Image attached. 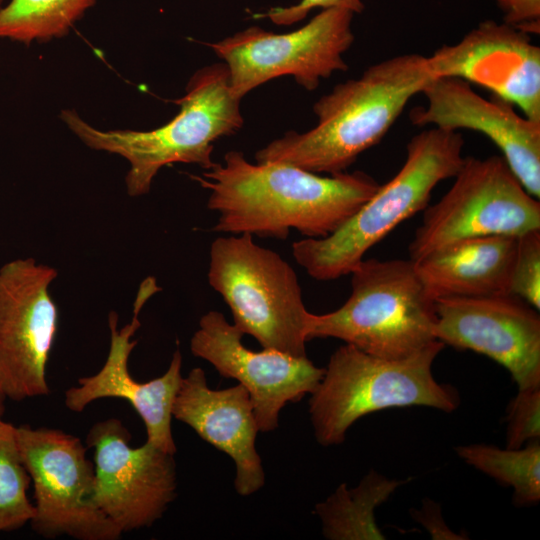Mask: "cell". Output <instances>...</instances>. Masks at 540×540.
<instances>
[{
	"label": "cell",
	"instance_id": "6da1fadb",
	"mask_svg": "<svg viewBox=\"0 0 540 540\" xmlns=\"http://www.w3.org/2000/svg\"><path fill=\"white\" fill-rule=\"evenodd\" d=\"M191 177L210 191L207 208L218 213L215 232L281 240L292 229L306 238L328 236L380 186L363 171L320 176L285 163L253 164L238 150Z\"/></svg>",
	"mask_w": 540,
	"mask_h": 540
},
{
	"label": "cell",
	"instance_id": "7a4b0ae2",
	"mask_svg": "<svg viewBox=\"0 0 540 540\" xmlns=\"http://www.w3.org/2000/svg\"><path fill=\"white\" fill-rule=\"evenodd\" d=\"M428 57L406 53L369 66L313 105L316 125L289 131L255 154L257 163H285L313 173L345 172L386 135L409 100L433 79Z\"/></svg>",
	"mask_w": 540,
	"mask_h": 540
},
{
	"label": "cell",
	"instance_id": "3957f363",
	"mask_svg": "<svg viewBox=\"0 0 540 540\" xmlns=\"http://www.w3.org/2000/svg\"><path fill=\"white\" fill-rule=\"evenodd\" d=\"M179 112L169 122L148 131L100 130L74 109H63L60 119L87 147L117 154L129 163L125 176L131 197L147 194L159 170L173 163L196 164L204 170L212 160L214 142L243 126L240 103L231 91L223 62L195 71L185 94L175 100Z\"/></svg>",
	"mask_w": 540,
	"mask_h": 540
},
{
	"label": "cell",
	"instance_id": "277c9868",
	"mask_svg": "<svg viewBox=\"0 0 540 540\" xmlns=\"http://www.w3.org/2000/svg\"><path fill=\"white\" fill-rule=\"evenodd\" d=\"M463 146L459 131L431 127L414 135L395 176L333 233L294 242L293 258L319 281L350 274L369 249L428 206L438 183L457 174Z\"/></svg>",
	"mask_w": 540,
	"mask_h": 540
},
{
	"label": "cell",
	"instance_id": "5b68a950",
	"mask_svg": "<svg viewBox=\"0 0 540 540\" xmlns=\"http://www.w3.org/2000/svg\"><path fill=\"white\" fill-rule=\"evenodd\" d=\"M444 346L435 340L399 359L373 356L346 343L340 346L309 401L317 442L341 444L358 419L380 410L409 406L456 410L460 403L457 390L438 382L432 372Z\"/></svg>",
	"mask_w": 540,
	"mask_h": 540
},
{
	"label": "cell",
	"instance_id": "8992f818",
	"mask_svg": "<svg viewBox=\"0 0 540 540\" xmlns=\"http://www.w3.org/2000/svg\"><path fill=\"white\" fill-rule=\"evenodd\" d=\"M338 309L310 313L306 337L337 338L373 356L399 359L435 341V301L411 259H362Z\"/></svg>",
	"mask_w": 540,
	"mask_h": 540
},
{
	"label": "cell",
	"instance_id": "52a82bcc",
	"mask_svg": "<svg viewBox=\"0 0 540 540\" xmlns=\"http://www.w3.org/2000/svg\"><path fill=\"white\" fill-rule=\"evenodd\" d=\"M208 282L244 335L264 349L306 357L310 312L296 272L278 253L248 233L219 237L210 247Z\"/></svg>",
	"mask_w": 540,
	"mask_h": 540
},
{
	"label": "cell",
	"instance_id": "ba28073f",
	"mask_svg": "<svg viewBox=\"0 0 540 540\" xmlns=\"http://www.w3.org/2000/svg\"><path fill=\"white\" fill-rule=\"evenodd\" d=\"M443 197L423 211L408 251L412 261L454 242L482 236L518 237L540 229V203L502 156L464 157Z\"/></svg>",
	"mask_w": 540,
	"mask_h": 540
},
{
	"label": "cell",
	"instance_id": "9c48e42d",
	"mask_svg": "<svg viewBox=\"0 0 540 540\" xmlns=\"http://www.w3.org/2000/svg\"><path fill=\"white\" fill-rule=\"evenodd\" d=\"M353 17L345 9H323L289 33L251 26L207 45L226 64L231 91L241 100L269 80L287 75L312 91L322 79L348 69L343 54L354 42Z\"/></svg>",
	"mask_w": 540,
	"mask_h": 540
},
{
	"label": "cell",
	"instance_id": "30bf717a",
	"mask_svg": "<svg viewBox=\"0 0 540 540\" xmlns=\"http://www.w3.org/2000/svg\"><path fill=\"white\" fill-rule=\"evenodd\" d=\"M34 491L33 530L44 538L116 540L122 533L95 502L94 463L81 440L59 429L15 428Z\"/></svg>",
	"mask_w": 540,
	"mask_h": 540
},
{
	"label": "cell",
	"instance_id": "8fae6325",
	"mask_svg": "<svg viewBox=\"0 0 540 540\" xmlns=\"http://www.w3.org/2000/svg\"><path fill=\"white\" fill-rule=\"evenodd\" d=\"M57 270L33 258L0 268V391L13 401L45 396L47 362L58 326L49 294Z\"/></svg>",
	"mask_w": 540,
	"mask_h": 540
},
{
	"label": "cell",
	"instance_id": "7c38bea8",
	"mask_svg": "<svg viewBox=\"0 0 540 540\" xmlns=\"http://www.w3.org/2000/svg\"><path fill=\"white\" fill-rule=\"evenodd\" d=\"M130 439L116 418L95 423L86 437L94 452L95 502L121 533L153 525L177 489L174 455L148 442L132 447Z\"/></svg>",
	"mask_w": 540,
	"mask_h": 540
},
{
	"label": "cell",
	"instance_id": "4fadbf2b",
	"mask_svg": "<svg viewBox=\"0 0 540 540\" xmlns=\"http://www.w3.org/2000/svg\"><path fill=\"white\" fill-rule=\"evenodd\" d=\"M243 336L223 313L211 310L201 317L190 350L213 365L221 376L236 379L245 387L259 431L271 432L278 427L281 409L313 393L325 369L315 366L307 356L248 349L242 343Z\"/></svg>",
	"mask_w": 540,
	"mask_h": 540
},
{
	"label": "cell",
	"instance_id": "5bb4252c",
	"mask_svg": "<svg viewBox=\"0 0 540 540\" xmlns=\"http://www.w3.org/2000/svg\"><path fill=\"white\" fill-rule=\"evenodd\" d=\"M539 310L513 294L435 301L436 340L485 355L518 389L540 386Z\"/></svg>",
	"mask_w": 540,
	"mask_h": 540
},
{
	"label": "cell",
	"instance_id": "9a60e30c",
	"mask_svg": "<svg viewBox=\"0 0 540 540\" xmlns=\"http://www.w3.org/2000/svg\"><path fill=\"white\" fill-rule=\"evenodd\" d=\"M421 93L427 104L410 112L413 125L484 134L501 150L524 188L539 199L540 122L519 115L513 104L497 96L479 95L469 82L457 77H434Z\"/></svg>",
	"mask_w": 540,
	"mask_h": 540
},
{
	"label": "cell",
	"instance_id": "2e32d148",
	"mask_svg": "<svg viewBox=\"0 0 540 540\" xmlns=\"http://www.w3.org/2000/svg\"><path fill=\"white\" fill-rule=\"evenodd\" d=\"M428 62L434 77L480 85L540 122V48L529 34L485 20L459 42L441 46Z\"/></svg>",
	"mask_w": 540,
	"mask_h": 540
},
{
	"label": "cell",
	"instance_id": "e0dca14e",
	"mask_svg": "<svg viewBox=\"0 0 540 540\" xmlns=\"http://www.w3.org/2000/svg\"><path fill=\"white\" fill-rule=\"evenodd\" d=\"M157 290L155 281L147 279L133 305V318L121 329L118 314L110 312V348L102 368L94 375L78 379V385L65 391V406L73 412H82L90 403L104 398L128 401L143 420L149 444L175 454L172 436V406L182 380V355L173 353L167 371L148 382H138L129 373L128 360L137 344L132 340L141 323L139 314L149 297Z\"/></svg>",
	"mask_w": 540,
	"mask_h": 540
},
{
	"label": "cell",
	"instance_id": "ac0fdd59",
	"mask_svg": "<svg viewBox=\"0 0 540 540\" xmlns=\"http://www.w3.org/2000/svg\"><path fill=\"white\" fill-rule=\"evenodd\" d=\"M172 417L233 459L234 485L240 496H250L264 486L265 473L255 445L259 428L244 386L213 390L205 372L193 368L182 377Z\"/></svg>",
	"mask_w": 540,
	"mask_h": 540
},
{
	"label": "cell",
	"instance_id": "d6986e66",
	"mask_svg": "<svg viewBox=\"0 0 540 540\" xmlns=\"http://www.w3.org/2000/svg\"><path fill=\"white\" fill-rule=\"evenodd\" d=\"M517 237L492 235L463 239L414 261L427 294L453 297L510 294Z\"/></svg>",
	"mask_w": 540,
	"mask_h": 540
},
{
	"label": "cell",
	"instance_id": "ffe728a7",
	"mask_svg": "<svg viewBox=\"0 0 540 540\" xmlns=\"http://www.w3.org/2000/svg\"><path fill=\"white\" fill-rule=\"evenodd\" d=\"M405 482L371 472L354 489L349 490L342 484L325 502L316 505L325 537L384 539L376 525L374 509Z\"/></svg>",
	"mask_w": 540,
	"mask_h": 540
},
{
	"label": "cell",
	"instance_id": "44dd1931",
	"mask_svg": "<svg viewBox=\"0 0 540 540\" xmlns=\"http://www.w3.org/2000/svg\"><path fill=\"white\" fill-rule=\"evenodd\" d=\"M97 0H10L0 7V38L30 45L69 34Z\"/></svg>",
	"mask_w": 540,
	"mask_h": 540
},
{
	"label": "cell",
	"instance_id": "7402d4cb",
	"mask_svg": "<svg viewBox=\"0 0 540 540\" xmlns=\"http://www.w3.org/2000/svg\"><path fill=\"white\" fill-rule=\"evenodd\" d=\"M468 465L513 488V502L518 506L536 505L540 500V440L520 448H499L471 444L455 448Z\"/></svg>",
	"mask_w": 540,
	"mask_h": 540
},
{
	"label": "cell",
	"instance_id": "603a6c76",
	"mask_svg": "<svg viewBox=\"0 0 540 540\" xmlns=\"http://www.w3.org/2000/svg\"><path fill=\"white\" fill-rule=\"evenodd\" d=\"M16 426L0 423V532L20 529L34 516L27 490L31 478L16 439Z\"/></svg>",
	"mask_w": 540,
	"mask_h": 540
},
{
	"label": "cell",
	"instance_id": "cb8c5ba5",
	"mask_svg": "<svg viewBox=\"0 0 540 540\" xmlns=\"http://www.w3.org/2000/svg\"><path fill=\"white\" fill-rule=\"evenodd\" d=\"M509 291L540 309V229L517 237Z\"/></svg>",
	"mask_w": 540,
	"mask_h": 540
},
{
	"label": "cell",
	"instance_id": "d4e9b609",
	"mask_svg": "<svg viewBox=\"0 0 540 540\" xmlns=\"http://www.w3.org/2000/svg\"><path fill=\"white\" fill-rule=\"evenodd\" d=\"M506 424L508 448L540 440V386L518 389L507 407Z\"/></svg>",
	"mask_w": 540,
	"mask_h": 540
},
{
	"label": "cell",
	"instance_id": "484cf974",
	"mask_svg": "<svg viewBox=\"0 0 540 540\" xmlns=\"http://www.w3.org/2000/svg\"><path fill=\"white\" fill-rule=\"evenodd\" d=\"M365 0H301L288 7L271 8L264 17H268L276 25H292L305 19L308 13L315 9H345L352 13H361L364 10Z\"/></svg>",
	"mask_w": 540,
	"mask_h": 540
},
{
	"label": "cell",
	"instance_id": "4316f807",
	"mask_svg": "<svg viewBox=\"0 0 540 540\" xmlns=\"http://www.w3.org/2000/svg\"><path fill=\"white\" fill-rule=\"evenodd\" d=\"M504 13L503 23L526 34H539L540 0H493Z\"/></svg>",
	"mask_w": 540,
	"mask_h": 540
},
{
	"label": "cell",
	"instance_id": "83f0119b",
	"mask_svg": "<svg viewBox=\"0 0 540 540\" xmlns=\"http://www.w3.org/2000/svg\"><path fill=\"white\" fill-rule=\"evenodd\" d=\"M415 521L424 526L433 539H465L463 534H457L449 529L442 517L440 505L430 499H425L419 510L412 512Z\"/></svg>",
	"mask_w": 540,
	"mask_h": 540
},
{
	"label": "cell",
	"instance_id": "f1b7e54d",
	"mask_svg": "<svg viewBox=\"0 0 540 540\" xmlns=\"http://www.w3.org/2000/svg\"><path fill=\"white\" fill-rule=\"evenodd\" d=\"M4 400H5V396L0 391V423L3 421L2 417H3V414H4V410H5Z\"/></svg>",
	"mask_w": 540,
	"mask_h": 540
},
{
	"label": "cell",
	"instance_id": "f546056e",
	"mask_svg": "<svg viewBox=\"0 0 540 540\" xmlns=\"http://www.w3.org/2000/svg\"><path fill=\"white\" fill-rule=\"evenodd\" d=\"M4 0H0V7L3 5Z\"/></svg>",
	"mask_w": 540,
	"mask_h": 540
}]
</instances>
